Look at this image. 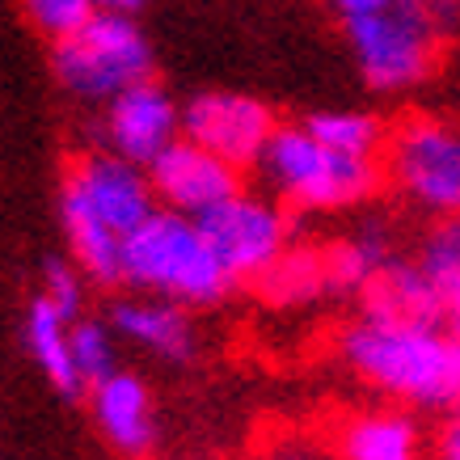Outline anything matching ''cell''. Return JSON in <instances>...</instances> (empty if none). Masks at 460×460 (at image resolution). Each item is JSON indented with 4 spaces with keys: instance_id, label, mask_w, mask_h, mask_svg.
<instances>
[{
    "instance_id": "cell-9",
    "label": "cell",
    "mask_w": 460,
    "mask_h": 460,
    "mask_svg": "<svg viewBox=\"0 0 460 460\" xmlns=\"http://www.w3.org/2000/svg\"><path fill=\"white\" fill-rule=\"evenodd\" d=\"M181 136L224 156L228 165H258L275 136V119L258 98L208 89L181 106Z\"/></svg>"
},
{
    "instance_id": "cell-6",
    "label": "cell",
    "mask_w": 460,
    "mask_h": 460,
    "mask_svg": "<svg viewBox=\"0 0 460 460\" xmlns=\"http://www.w3.org/2000/svg\"><path fill=\"white\" fill-rule=\"evenodd\" d=\"M389 181L410 208L435 220L460 216V123L410 114L389 131Z\"/></svg>"
},
{
    "instance_id": "cell-14",
    "label": "cell",
    "mask_w": 460,
    "mask_h": 460,
    "mask_svg": "<svg viewBox=\"0 0 460 460\" xmlns=\"http://www.w3.org/2000/svg\"><path fill=\"white\" fill-rule=\"evenodd\" d=\"M363 317L385 321H444V292L419 262L393 258L376 279L363 288Z\"/></svg>"
},
{
    "instance_id": "cell-27",
    "label": "cell",
    "mask_w": 460,
    "mask_h": 460,
    "mask_svg": "<svg viewBox=\"0 0 460 460\" xmlns=\"http://www.w3.org/2000/svg\"><path fill=\"white\" fill-rule=\"evenodd\" d=\"M444 321L452 325V330H460V279L444 292Z\"/></svg>"
},
{
    "instance_id": "cell-19",
    "label": "cell",
    "mask_w": 460,
    "mask_h": 460,
    "mask_svg": "<svg viewBox=\"0 0 460 460\" xmlns=\"http://www.w3.org/2000/svg\"><path fill=\"white\" fill-rule=\"evenodd\" d=\"M305 127L317 136L325 148L334 153H347V156H367L376 161V148L385 144V131L372 114H359V111H321V114H308Z\"/></svg>"
},
{
    "instance_id": "cell-7",
    "label": "cell",
    "mask_w": 460,
    "mask_h": 460,
    "mask_svg": "<svg viewBox=\"0 0 460 460\" xmlns=\"http://www.w3.org/2000/svg\"><path fill=\"white\" fill-rule=\"evenodd\" d=\"M342 26H347L355 64H359L363 81L372 89L397 93V89H410V84L431 76L444 30L435 26L422 9L405 4V0H393L389 9L342 22Z\"/></svg>"
},
{
    "instance_id": "cell-20",
    "label": "cell",
    "mask_w": 460,
    "mask_h": 460,
    "mask_svg": "<svg viewBox=\"0 0 460 460\" xmlns=\"http://www.w3.org/2000/svg\"><path fill=\"white\" fill-rule=\"evenodd\" d=\"M114 325H102V321H89V317H76L72 321V363L81 380L93 389L98 380L114 376Z\"/></svg>"
},
{
    "instance_id": "cell-28",
    "label": "cell",
    "mask_w": 460,
    "mask_h": 460,
    "mask_svg": "<svg viewBox=\"0 0 460 460\" xmlns=\"http://www.w3.org/2000/svg\"><path fill=\"white\" fill-rule=\"evenodd\" d=\"M89 4H93L98 13H127V17H131L144 0H89Z\"/></svg>"
},
{
    "instance_id": "cell-16",
    "label": "cell",
    "mask_w": 460,
    "mask_h": 460,
    "mask_svg": "<svg viewBox=\"0 0 460 460\" xmlns=\"http://www.w3.org/2000/svg\"><path fill=\"white\" fill-rule=\"evenodd\" d=\"M342 460H419V427L402 410L355 414L338 427Z\"/></svg>"
},
{
    "instance_id": "cell-25",
    "label": "cell",
    "mask_w": 460,
    "mask_h": 460,
    "mask_svg": "<svg viewBox=\"0 0 460 460\" xmlns=\"http://www.w3.org/2000/svg\"><path fill=\"white\" fill-rule=\"evenodd\" d=\"M338 9L342 22H355V17H367V13H380V9H389L393 0H330Z\"/></svg>"
},
{
    "instance_id": "cell-2",
    "label": "cell",
    "mask_w": 460,
    "mask_h": 460,
    "mask_svg": "<svg viewBox=\"0 0 460 460\" xmlns=\"http://www.w3.org/2000/svg\"><path fill=\"white\" fill-rule=\"evenodd\" d=\"M156 208L161 203L144 165L106 148L72 161L59 186V220L84 279L123 283V245Z\"/></svg>"
},
{
    "instance_id": "cell-1",
    "label": "cell",
    "mask_w": 460,
    "mask_h": 460,
    "mask_svg": "<svg viewBox=\"0 0 460 460\" xmlns=\"http://www.w3.org/2000/svg\"><path fill=\"white\" fill-rule=\"evenodd\" d=\"M338 355L359 380L402 405L456 410L460 405V330L444 321H350Z\"/></svg>"
},
{
    "instance_id": "cell-24",
    "label": "cell",
    "mask_w": 460,
    "mask_h": 460,
    "mask_svg": "<svg viewBox=\"0 0 460 460\" xmlns=\"http://www.w3.org/2000/svg\"><path fill=\"white\" fill-rule=\"evenodd\" d=\"M405 4L422 9L439 30H452L456 26V17H460V0H405Z\"/></svg>"
},
{
    "instance_id": "cell-17",
    "label": "cell",
    "mask_w": 460,
    "mask_h": 460,
    "mask_svg": "<svg viewBox=\"0 0 460 460\" xmlns=\"http://www.w3.org/2000/svg\"><path fill=\"white\" fill-rule=\"evenodd\" d=\"M393 262V237L385 220L359 224V233L338 241L334 250H325V275H330V292H350V288H367L380 270Z\"/></svg>"
},
{
    "instance_id": "cell-8",
    "label": "cell",
    "mask_w": 460,
    "mask_h": 460,
    "mask_svg": "<svg viewBox=\"0 0 460 460\" xmlns=\"http://www.w3.org/2000/svg\"><path fill=\"white\" fill-rule=\"evenodd\" d=\"M199 228L208 233L211 250L224 262V270L233 275V283L262 279L288 253V237H292L288 208H279L266 195H250V190L224 199L220 208L199 220Z\"/></svg>"
},
{
    "instance_id": "cell-29",
    "label": "cell",
    "mask_w": 460,
    "mask_h": 460,
    "mask_svg": "<svg viewBox=\"0 0 460 460\" xmlns=\"http://www.w3.org/2000/svg\"><path fill=\"white\" fill-rule=\"evenodd\" d=\"M275 460H321V452L308 444H283L279 452H275Z\"/></svg>"
},
{
    "instance_id": "cell-11",
    "label": "cell",
    "mask_w": 460,
    "mask_h": 460,
    "mask_svg": "<svg viewBox=\"0 0 460 460\" xmlns=\"http://www.w3.org/2000/svg\"><path fill=\"white\" fill-rule=\"evenodd\" d=\"M173 140H181V111L153 81L119 93L102 111V148L131 165L148 169Z\"/></svg>"
},
{
    "instance_id": "cell-15",
    "label": "cell",
    "mask_w": 460,
    "mask_h": 460,
    "mask_svg": "<svg viewBox=\"0 0 460 460\" xmlns=\"http://www.w3.org/2000/svg\"><path fill=\"white\" fill-rule=\"evenodd\" d=\"M26 347L59 397H81V389H89L72 363V317H64L42 292L26 308Z\"/></svg>"
},
{
    "instance_id": "cell-4",
    "label": "cell",
    "mask_w": 460,
    "mask_h": 460,
    "mask_svg": "<svg viewBox=\"0 0 460 460\" xmlns=\"http://www.w3.org/2000/svg\"><path fill=\"white\" fill-rule=\"evenodd\" d=\"M258 178L283 208L296 211H338L376 190V161L367 156L334 153L300 127H275V136L266 144L262 161H258Z\"/></svg>"
},
{
    "instance_id": "cell-13",
    "label": "cell",
    "mask_w": 460,
    "mask_h": 460,
    "mask_svg": "<svg viewBox=\"0 0 460 460\" xmlns=\"http://www.w3.org/2000/svg\"><path fill=\"white\" fill-rule=\"evenodd\" d=\"M114 334L136 342L140 350L156 355V359L181 363L195 355V325L186 317V305L148 296V300H119L111 313Z\"/></svg>"
},
{
    "instance_id": "cell-18",
    "label": "cell",
    "mask_w": 460,
    "mask_h": 460,
    "mask_svg": "<svg viewBox=\"0 0 460 460\" xmlns=\"http://www.w3.org/2000/svg\"><path fill=\"white\" fill-rule=\"evenodd\" d=\"M258 283H262V292L270 296L275 305H305V300H313L317 292L330 288V275H325V253H313V250L292 253L288 250Z\"/></svg>"
},
{
    "instance_id": "cell-3",
    "label": "cell",
    "mask_w": 460,
    "mask_h": 460,
    "mask_svg": "<svg viewBox=\"0 0 460 460\" xmlns=\"http://www.w3.org/2000/svg\"><path fill=\"white\" fill-rule=\"evenodd\" d=\"M123 283L186 308L220 305L237 283L224 270L199 220L156 208L123 245Z\"/></svg>"
},
{
    "instance_id": "cell-22",
    "label": "cell",
    "mask_w": 460,
    "mask_h": 460,
    "mask_svg": "<svg viewBox=\"0 0 460 460\" xmlns=\"http://www.w3.org/2000/svg\"><path fill=\"white\" fill-rule=\"evenodd\" d=\"M22 13H26V22L39 30L42 39L64 42L76 30L89 26L98 9L89 0H22Z\"/></svg>"
},
{
    "instance_id": "cell-5",
    "label": "cell",
    "mask_w": 460,
    "mask_h": 460,
    "mask_svg": "<svg viewBox=\"0 0 460 460\" xmlns=\"http://www.w3.org/2000/svg\"><path fill=\"white\" fill-rule=\"evenodd\" d=\"M51 72L72 98L106 106L153 81V42L127 13H93L84 30L51 47Z\"/></svg>"
},
{
    "instance_id": "cell-21",
    "label": "cell",
    "mask_w": 460,
    "mask_h": 460,
    "mask_svg": "<svg viewBox=\"0 0 460 460\" xmlns=\"http://www.w3.org/2000/svg\"><path fill=\"white\" fill-rule=\"evenodd\" d=\"M419 266L435 279L439 292H447L460 279V216L435 220V228L419 245Z\"/></svg>"
},
{
    "instance_id": "cell-26",
    "label": "cell",
    "mask_w": 460,
    "mask_h": 460,
    "mask_svg": "<svg viewBox=\"0 0 460 460\" xmlns=\"http://www.w3.org/2000/svg\"><path fill=\"white\" fill-rule=\"evenodd\" d=\"M439 460H460V405L452 410V419L439 435Z\"/></svg>"
},
{
    "instance_id": "cell-12",
    "label": "cell",
    "mask_w": 460,
    "mask_h": 460,
    "mask_svg": "<svg viewBox=\"0 0 460 460\" xmlns=\"http://www.w3.org/2000/svg\"><path fill=\"white\" fill-rule=\"evenodd\" d=\"M89 402H93V419H98L102 435H106V444L114 452L140 456V452L153 447V439H156L153 397H148L140 376L114 372V376L98 380L89 389Z\"/></svg>"
},
{
    "instance_id": "cell-10",
    "label": "cell",
    "mask_w": 460,
    "mask_h": 460,
    "mask_svg": "<svg viewBox=\"0 0 460 460\" xmlns=\"http://www.w3.org/2000/svg\"><path fill=\"white\" fill-rule=\"evenodd\" d=\"M148 178H153L156 203L165 211L190 216V220H203L208 211H216L224 199H233L241 190L237 165H228L224 156L208 153L203 144L186 140V136L173 140L148 165Z\"/></svg>"
},
{
    "instance_id": "cell-23",
    "label": "cell",
    "mask_w": 460,
    "mask_h": 460,
    "mask_svg": "<svg viewBox=\"0 0 460 460\" xmlns=\"http://www.w3.org/2000/svg\"><path fill=\"white\" fill-rule=\"evenodd\" d=\"M81 279H84V270L68 262H51L47 275H42V296L72 321L81 317Z\"/></svg>"
}]
</instances>
